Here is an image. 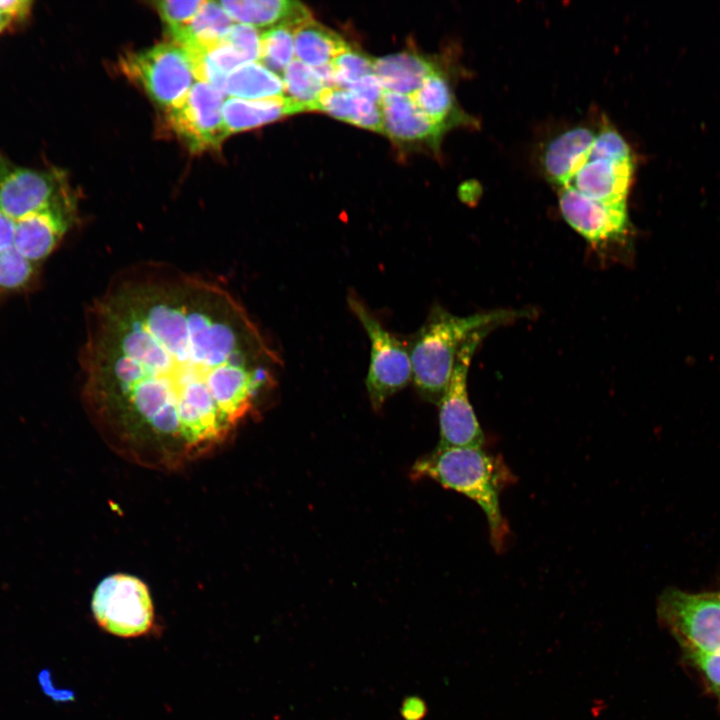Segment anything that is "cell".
<instances>
[{
	"label": "cell",
	"instance_id": "cell-1",
	"mask_svg": "<svg viewBox=\"0 0 720 720\" xmlns=\"http://www.w3.org/2000/svg\"><path fill=\"white\" fill-rule=\"evenodd\" d=\"M80 364L82 400L107 445L173 470L258 413L281 359L227 289L145 267L112 280L91 305Z\"/></svg>",
	"mask_w": 720,
	"mask_h": 720
},
{
	"label": "cell",
	"instance_id": "cell-2",
	"mask_svg": "<svg viewBox=\"0 0 720 720\" xmlns=\"http://www.w3.org/2000/svg\"><path fill=\"white\" fill-rule=\"evenodd\" d=\"M526 311L494 310L458 316L434 305L423 325L407 340L412 382L426 401L438 404L467 341L481 331L519 319Z\"/></svg>",
	"mask_w": 720,
	"mask_h": 720
},
{
	"label": "cell",
	"instance_id": "cell-3",
	"mask_svg": "<svg viewBox=\"0 0 720 720\" xmlns=\"http://www.w3.org/2000/svg\"><path fill=\"white\" fill-rule=\"evenodd\" d=\"M417 477H428L443 487L473 500L483 510L496 551L503 549L509 535L502 516L499 495L512 475L497 458L482 447H436L413 466Z\"/></svg>",
	"mask_w": 720,
	"mask_h": 720
},
{
	"label": "cell",
	"instance_id": "cell-4",
	"mask_svg": "<svg viewBox=\"0 0 720 720\" xmlns=\"http://www.w3.org/2000/svg\"><path fill=\"white\" fill-rule=\"evenodd\" d=\"M347 303L370 341L366 389L372 407L384 403L412 381V365L406 341L386 329L365 303L350 292Z\"/></svg>",
	"mask_w": 720,
	"mask_h": 720
},
{
	"label": "cell",
	"instance_id": "cell-5",
	"mask_svg": "<svg viewBox=\"0 0 720 720\" xmlns=\"http://www.w3.org/2000/svg\"><path fill=\"white\" fill-rule=\"evenodd\" d=\"M91 610L98 626L121 638L140 637L154 625V607L146 584L139 578L118 573L96 587Z\"/></svg>",
	"mask_w": 720,
	"mask_h": 720
},
{
	"label": "cell",
	"instance_id": "cell-6",
	"mask_svg": "<svg viewBox=\"0 0 720 720\" xmlns=\"http://www.w3.org/2000/svg\"><path fill=\"white\" fill-rule=\"evenodd\" d=\"M120 67L129 80L165 109L183 98L195 79L187 53L174 42L128 53L121 58Z\"/></svg>",
	"mask_w": 720,
	"mask_h": 720
},
{
	"label": "cell",
	"instance_id": "cell-7",
	"mask_svg": "<svg viewBox=\"0 0 720 720\" xmlns=\"http://www.w3.org/2000/svg\"><path fill=\"white\" fill-rule=\"evenodd\" d=\"M657 614L685 650L720 652V592L667 589L658 598Z\"/></svg>",
	"mask_w": 720,
	"mask_h": 720
},
{
	"label": "cell",
	"instance_id": "cell-8",
	"mask_svg": "<svg viewBox=\"0 0 720 720\" xmlns=\"http://www.w3.org/2000/svg\"><path fill=\"white\" fill-rule=\"evenodd\" d=\"M490 332L481 331L472 336L458 355L450 382L437 404L440 428L438 447H482L484 444L483 430L469 400L467 378L472 357Z\"/></svg>",
	"mask_w": 720,
	"mask_h": 720
},
{
	"label": "cell",
	"instance_id": "cell-9",
	"mask_svg": "<svg viewBox=\"0 0 720 720\" xmlns=\"http://www.w3.org/2000/svg\"><path fill=\"white\" fill-rule=\"evenodd\" d=\"M224 94L207 82H195L176 104L167 109L175 134L195 152L215 149L227 137L222 117Z\"/></svg>",
	"mask_w": 720,
	"mask_h": 720
},
{
	"label": "cell",
	"instance_id": "cell-10",
	"mask_svg": "<svg viewBox=\"0 0 720 720\" xmlns=\"http://www.w3.org/2000/svg\"><path fill=\"white\" fill-rule=\"evenodd\" d=\"M71 197L58 171L19 167L0 158V209L15 221Z\"/></svg>",
	"mask_w": 720,
	"mask_h": 720
},
{
	"label": "cell",
	"instance_id": "cell-11",
	"mask_svg": "<svg viewBox=\"0 0 720 720\" xmlns=\"http://www.w3.org/2000/svg\"><path fill=\"white\" fill-rule=\"evenodd\" d=\"M558 202L565 221L595 246L623 242L630 232L626 203H603L570 185L560 187Z\"/></svg>",
	"mask_w": 720,
	"mask_h": 720
},
{
	"label": "cell",
	"instance_id": "cell-12",
	"mask_svg": "<svg viewBox=\"0 0 720 720\" xmlns=\"http://www.w3.org/2000/svg\"><path fill=\"white\" fill-rule=\"evenodd\" d=\"M75 201L68 198L16 221L14 248L39 264L61 243L75 218Z\"/></svg>",
	"mask_w": 720,
	"mask_h": 720
},
{
	"label": "cell",
	"instance_id": "cell-13",
	"mask_svg": "<svg viewBox=\"0 0 720 720\" xmlns=\"http://www.w3.org/2000/svg\"><path fill=\"white\" fill-rule=\"evenodd\" d=\"M380 108L383 134L399 148L438 150L447 128L428 119L409 96L385 90Z\"/></svg>",
	"mask_w": 720,
	"mask_h": 720
},
{
	"label": "cell",
	"instance_id": "cell-14",
	"mask_svg": "<svg viewBox=\"0 0 720 720\" xmlns=\"http://www.w3.org/2000/svg\"><path fill=\"white\" fill-rule=\"evenodd\" d=\"M633 170V160H587L576 171L568 185L581 194L603 203H626Z\"/></svg>",
	"mask_w": 720,
	"mask_h": 720
},
{
	"label": "cell",
	"instance_id": "cell-15",
	"mask_svg": "<svg viewBox=\"0 0 720 720\" xmlns=\"http://www.w3.org/2000/svg\"><path fill=\"white\" fill-rule=\"evenodd\" d=\"M596 132L590 127L577 126L566 130L547 145L543 168L555 185H568L576 171L587 161Z\"/></svg>",
	"mask_w": 720,
	"mask_h": 720
},
{
	"label": "cell",
	"instance_id": "cell-16",
	"mask_svg": "<svg viewBox=\"0 0 720 720\" xmlns=\"http://www.w3.org/2000/svg\"><path fill=\"white\" fill-rule=\"evenodd\" d=\"M228 16L238 23L255 28L290 26L296 28L312 19L310 10L292 0H222L218 1Z\"/></svg>",
	"mask_w": 720,
	"mask_h": 720
},
{
	"label": "cell",
	"instance_id": "cell-17",
	"mask_svg": "<svg viewBox=\"0 0 720 720\" xmlns=\"http://www.w3.org/2000/svg\"><path fill=\"white\" fill-rule=\"evenodd\" d=\"M232 25L233 20L218 2L205 1L186 26L170 35L172 42L184 49L193 65L222 41Z\"/></svg>",
	"mask_w": 720,
	"mask_h": 720
},
{
	"label": "cell",
	"instance_id": "cell-18",
	"mask_svg": "<svg viewBox=\"0 0 720 720\" xmlns=\"http://www.w3.org/2000/svg\"><path fill=\"white\" fill-rule=\"evenodd\" d=\"M299 112H302V109L285 95L258 100L229 97L222 105L223 124L227 136Z\"/></svg>",
	"mask_w": 720,
	"mask_h": 720
},
{
	"label": "cell",
	"instance_id": "cell-19",
	"mask_svg": "<svg viewBox=\"0 0 720 720\" xmlns=\"http://www.w3.org/2000/svg\"><path fill=\"white\" fill-rule=\"evenodd\" d=\"M439 67L432 59L413 51L373 58V73L386 91L411 95Z\"/></svg>",
	"mask_w": 720,
	"mask_h": 720
},
{
	"label": "cell",
	"instance_id": "cell-20",
	"mask_svg": "<svg viewBox=\"0 0 720 720\" xmlns=\"http://www.w3.org/2000/svg\"><path fill=\"white\" fill-rule=\"evenodd\" d=\"M315 111H322L338 120L383 134V119L379 104L359 97L348 89L325 88Z\"/></svg>",
	"mask_w": 720,
	"mask_h": 720
},
{
	"label": "cell",
	"instance_id": "cell-21",
	"mask_svg": "<svg viewBox=\"0 0 720 720\" xmlns=\"http://www.w3.org/2000/svg\"><path fill=\"white\" fill-rule=\"evenodd\" d=\"M348 46L340 35L313 19L294 30V54L312 68L332 62Z\"/></svg>",
	"mask_w": 720,
	"mask_h": 720
},
{
	"label": "cell",
	"instance_id": "cell-22",
	"mask_svg": "<svg viewBox=\"0 0 720 720\" xmlns=\"http://www.w3.org/2000/svg\"><path fill=\"white\" fill-rule=\"evenodd\" d=\"M223 93L245 100L266 99L284 96V85L280 75L258 61L247 62L227 76Z\"/></svg>",
	"mask_w": 720,
	"mask_h": 720
},
{
	"label": "cell",
	"instance_id": "cell-23",
	"mask_svg": "<svg viewBox=\"0 0 720 720\" xmlns=\"http://www.w3.org/2000/svg\"><path fill=\"white\" fill-rule=\"evenodd\" d=\"M415 106L431 121L449 128L456 124L460 112L447 78L439 68L431 73L414 93L409 95Z\"/></svg>",
	"mask_w": 720,
	"mask_h": 720
},
{
	"label": "cell",
	"instance_id": "cell-24",
	"mask_svg": "<svg viewBox=\"0 0 720 720\" xmlns=\"http://www.w3.org/2000/svg\"><path fill=\"white\" fill-rule=\"evenodd\" d=\"M284 93L304 111H315L326 88L314 68L293 59L282 73Z\"/></svg>",
	"mask_w": 720,
	"mask_h": 720
},
{
	"label": "cell",
	"instance_id": "cell-25",
	"mask_svg": "<svg viewBox=\"0 0 720 720\" xmlns=\"http://www.w3.org/2000/svg\"><path fill=\"white\" fill-rule=\"evenodd\" d=\"M294 30V27L278 26L261 33L258 62L276 74H282L293 60Z\"/></svg>",
	"mask_w": 720,
	"mask_h": 720
},
{
	"label": "cell",
	"instance_id": "cell-26",
	"mask_svg": "<svg viewBox=\"0 0 720 720\" xmlns=\"http://www.w3.org/2000/svg\"><path fill=\"white\" fill-rule=\"evenodd\" d=\"M38 276V264L14 247L0 251V293H16L31 288Z\"/></svg>",
	"mask_w": 720,
	"mask_h": 720
},
{
	"label": "cell",
	"instance_id": "cell-27",
	"mask_svg": "<svg viewBox=\"0 0 720 720\" xmlns=\"http://www.w3.org/2000/svg\"><path fill=\"white\" fill-rule=\"evenodd\" d=\"M335 86L348 88L361 78L373 74V58L348 46L332 60Z\"/></svg>",
	"mask_w": 720,
	"mask_h": 720
},
{
	"label": "cell",
	"instance_id": "cell-28",
	"mask_svg": "<svg viewBox=\"0 0 720 720\" xmlns=\"http://www.w3.org/2000/svg\"><path fill=\"white\" fill-rule=\"evenodd\" d=\"M604 159L611 161H631L632 154L629 145L621 134L613 127L602 126L596 133L587 160Z\"/></svg>",
	"mask_w": 720,
	"mask_h": 720
},
{
	"label": "cell",
	"instance_id": "cell-29",
	"mask_svg": "<svg viewBox=\"0 0 720 720\" xmlns=\"http://www.w3.org/2000/svg\"><path fill=\"white\" fill-rule=\"evenodd\" d=\"M204 2L203 0H166L155 1L153 5L171 34L186 26L196 16Z\"/></svg>",
	"mask_w": 720,
	"mask_h": 720
},
{
	"label": "cell",
	"instance_id": "cell-30",
	"mask_svg": "<svg viewBox=\"0 0 720 720\" xmlns=\"http://www.w3.org/2000/svg\"><path fill=\"white\" fill-rule=\"evenodd\" d=\"M246 62L259 59L260 34L256 28L243 23L233 24L223 38Z\"/></svg>",
	"mask_w": 720,
	"mask_h": 720
},
{
	"label": "cell",
	"instance_id": "cell-31",
	"mask_svg": "<svg viewBox=\"0 0 720 720\" xmlns=\"http://www.w3.org/2000/svg\"><path fill=\"white\" fill-rule=\"evenodd\" d=\"M691 664L701 673L709 689L720 698V652L704 653L685 650Z\"/></svg>",
	"mask_w": 720,
	"mask_h": 720
},
{
	"label": "cell",
	"instance_id": "cell-32",
	"mask_svg": "<svg viewBox=\"0 0 720 720\" xmlns=\"http://www.w3.org/2000/svg\"><path fill=\"white\" fill-rule=\"evenodd\" d=\"M346 89L350 90L359 97L365 98L379 105L385 91L374 73L361 78Z\"/></svg>",
	"mask_w": 720,
	"mask_h": 720
},
{
	"label": "cell",
	"instance_id": "cell-33",
	"mask_svg": "<svg viewBox=\"0 0 720 720\" xmlns=\"http://www.w3.org/2000/svg\"><path fill=\"white\" fill-rule=\"evenodd\" d=\"M16 221L0 209V251L14 247Z\"/></svg>",
	"mask_w": 720,
	"mask_h": 720
},
{
	"label": "cell",
	"instance_id": "cell-34",
	"mask_svg": "<svg viewBox=\"0 0 720 720\" xmlns=\"http://www.w3.org/2000/svg\"><path fill=\"white\" fill-rule=\"evenodd\" d=\"M32 6L29 0H0V12L12 19L23 18Z\"/></svg>",
	"mask_w": 720,
	"mask_h": 720
},
{
	"label": "cell",
	"instance_id": "cell-35",
	"mask_svg": "<svg viewBox=\"0 0 720 720\" xmlns=\"http://www.w3.org/2000/svg\"><path fill=\"white\" fill-rule=\"evenodd\" d=\"M402 711L406 719L418 720L425 712V709L422 703H417L416 700H408Z\"/></svg>",
	"mask_w": 720,
	"mask_h": 720
},
{
	"label": "cell",
	"instance_id": "cell-36",
	"mask_svg": "<svg viewBox=\"0 0 720 720\" xmlns=\"http://www.w3.org/2000/svg\"><path fill=\"white\" fill-rule=\"evenodd\" d=\"M11 19L0 12V32L10 23Z\"/></svg>",
	"mask_w": 720,
	"mask_h": 720
}]
</instances>
